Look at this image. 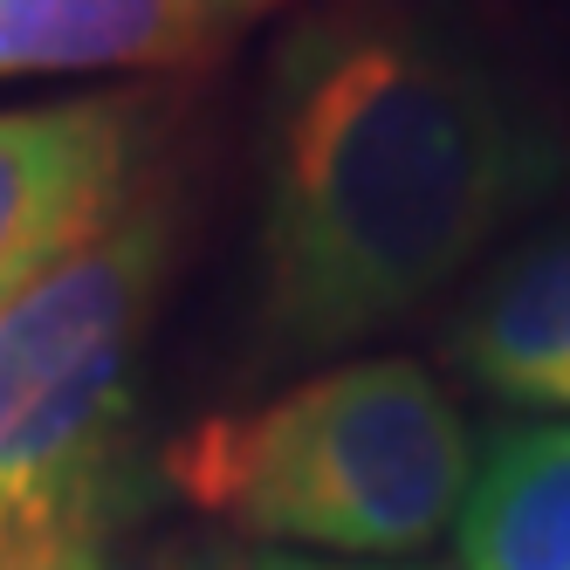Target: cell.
<instances>
[{
    "mask_svg": "<svg viewBox=\"0 0 570 570\" xmlns=\"http://www.w3.org/2000/svg\"><path fill=\"white\" fill-rule=\"evenodd\" d=\"M557 173L495 76L405 28L309 21L275 69L255 331L337 357L433 303Z\"/></svg>",
    "mask_w": 570,
    "mask_h": 570,
    "instance_id": "6da1fadb",
    "label": "cell"
},
{
    "mask_svg": "<svg viewBox=\"0 0 570 570\" xmlns=\"http://www.w3.org/2000/svg\"><path fill=\"white\" fill-rule=\"evenodd\" d=\"M166 262L173 199L145 173L0 303V570H104Z\"/></svg>",
    "mask_w": 570,
    "mask_h": 570,
    "instance_id": "7a4b0ae2",
    "label": "cell"
},
{
    "mask_svg": "<svg viewBox=\"0 0 570 570\" xmlns=\"http://www.w3.org/2000/svg\"><path fill=\"white\" fill-rule=\"evenodd\" d=\"M474 440L413 357L323 364L248 413L173 440V488L275 550L392 557L454 529L474 488Z\"/></svg>",
    "mask_w": 570,
    "mask_h": 570,
    "instance_id": "3957f363",
    "label": "cell"
},
{
    "mask_svg": "<svg viewBox=\"0 0 570 570\" xmlns=\"http://www.w3.org/2000/svg\"><path fill=\"white\" fill-rule=\"evenodd\" d=\"M151 173V97H69L0 110V303L69 255Z\"/></svg>",
    "mask_w": 570,
    "mask_h": 570,
    "instance_id": "277c9868",
    "label": "cell"
},
{
    "mask_svg": "<svg viewBox=\"0 0 570 570\" xmlns=\"http://www.w3.org/2000/svg\"><path fill=\"white\" fill-rule=\"evenodd\" d=\"M289 0H0V83L214 62Z\"/></svg>",
    "mask_w": 570,
    "mask_h": 570,
    "instance_id": "5b68a950",
    "label": "cell"
},
{
    "mask_svg": "<svg viewBox=\"0 0 570 570\" xmlns=\"http://www.w3.org/2000/svg\"><path fill=\"white\" fill-rule=\"evenodd\" d=\"M461 364L509 405L570 413V227L529 240L474 289Z\"/></svg>",
    "mask_w": 570,
    "mask_h": 570,
    "instance_id": "8992f818",
    "label": "cell"
},
{
    "mask_svg": "<svg viewBox=\"0 0 570 570\" xmlns=\"http://www.w3.org/2000/svg\"><path fill=\"white\" fill-rule=\"evenodd\" d=\"M454 537L461 570H570V420L488 446Z\"/></svg>",
    "mask_w": 570,
    "mask_h": 570,
    "instance_id": "52a82bcc",
    "label": "cell"
},
{
    "mask_svg": "<svg viewBox=\"0 0 570 570\" xmlns=\"http://www.w3.org/2000/svg\"><path fill=\"white\" fill-rule=\"evenodd\" d=\"M207 570H413V563H351V557H316V550H240Z\"/></svg>",
    "mask_w": 570,
    "mask_h": 570,
    "instance_id": "ba28073f",
    "label": "cell"
}]
</instances>
